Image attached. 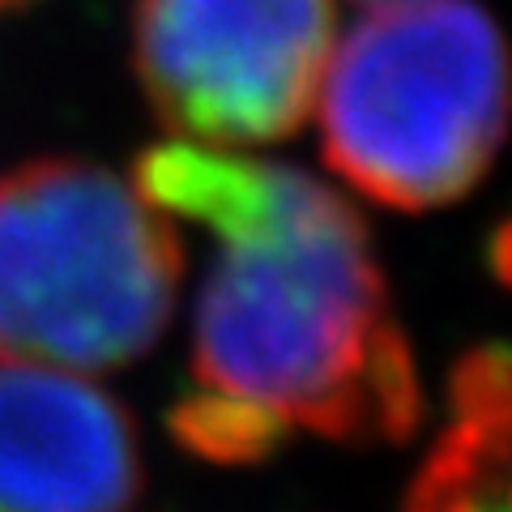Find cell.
I'll use <instances>...</instances> for the list:
<instances>
[{
    "mask_svg": "<svg viewBox=\"0 0 512 512\" xmlns=\"http://www.w3.org/2000/svg\"><path fill=\"white\" fill-rule=\"evenodd\" d=\"M133 184L218 239L192 320L197 393L282 436L402 444L419 427L410 342L346 197L295 167L192 141L146 150Z\"/></svg>",
    "mask_w": 512,
    "mask_h": 512,
    "instance_id": "6da1fadb",
    "label": "cell"
},
{
    "mask_svg": "<svg viewBox=\"0 0 512 512\" xmlns=\"http://www.w3.org/2000/svg\"><path fill=\"white\" fill-rule=\"evenodd\" d=\"M180 278V231L133 180L77 158L0 175V363H133L171 325Z\"/></svg>",
    "mask_w": 512,
    "mask_h": 512,
    "instance_id": "7a4b0ae2",
    "label": "cell"
},
{
    "mask_svg": "<svg viewBox=\"0 0 512 512\" xmlns=\"http://www.w3.org/2000/svg\"><path fill=\"white\" fill-rule=\"evenodd\" d=\"M504 43L474 0L376 5L333 43L316 90L329 167L393 210L483 180L504 137Z\"/></svg>",
    "mask_w": 512,
    "mask_h": 512,
    "instance_id": "3957f363",
    "label": "cell"
},
{
    "mask_svg": "<svg viewBox=\"0 0 512 512\" xmlns=\"http://www.w3.org/2000/svg\"><path fill=\"white\" fill-rule=\"evenodd\" d=\"M338 43L333 0H137L133 56L158 124L244 150L308 120Z\"/></svg>",
    "mask_w": 512,
    "mask_h": 512,
    "instance_id": "277c9868",
    "label": "cell"
},
{
    "mask_svg": "<svg viewBox=\"0 0 512 512\" xmlns=\"http://www.w3.org/2000/svg\"><path fill=\"white\" fill-rule=\"evenodd\" d=\"M137 491L141 448L116 397L0 363V512H128Z\"/></svg>",
    "mask_w": 512,
    "mask_h": 512,
    "instance_id": "5b68a950",
    "label": "cell"
},
{
    "mask_svg": "<svg viewBox=\"0 0 512 512\" xmlns=\"http://www.w3.org/2000/svg\"><path fill=\"white\" fill-rule=\"evenodd\" d=\"M453 423L414 474L402 512H512L508 508V355L478 346L453 367Z\"/></svg>",
    "mask_w": 512,
    "mask_h": 512,
    "instance_id": "8992f818",
    "label": "cell"
},
{
    "mask_svg": "<svg viewBox=\"0 0 512 512\" xmlns=\"http://www.w3.org/2000/svg\"><path fill=\"white\" fill-rule=\"evenodd\" d=\"M171 436L180 440L188 453L222 461V466L256 461L282 444V431H274L265 419L222 402V397L197 393V389L171 410Z\"/></svg>",
    "mask_w": 512,
    "mask_h": 512,
    "instance_id": "52a82bcc",
    "label": "cell"
},
{
    "mask_svg": "<svg viewBox=\"0 0 512 512\" xmlns=\"http://www.w3.org/2000/svg\"><path fill=\"white\" fill-rule=\"evenodd\" d=\"M30 5V0H0V22H5L9 18V13H18V9H26Z\"/></svg>",
    "mask_w": 512,
    "mask_h": 512,
    "instance_id": "ba28073f",
    "label": "cell"
},
{
    "mask_svg": "<svg viewBox=\"0 0 512 512\" xmlns=\"http://www.w3.org/2000/svg\"><path fill=\"white\" fill-rule=\"evenodd\" d=\"M359 5H367V9H376V5H397V0H359Z\"/></svg>",
    "mask_w": 512,
    "mask_h": 512,
    "instance_id": "9c48e42d",
    "label": "cell"
}]
</instances>
